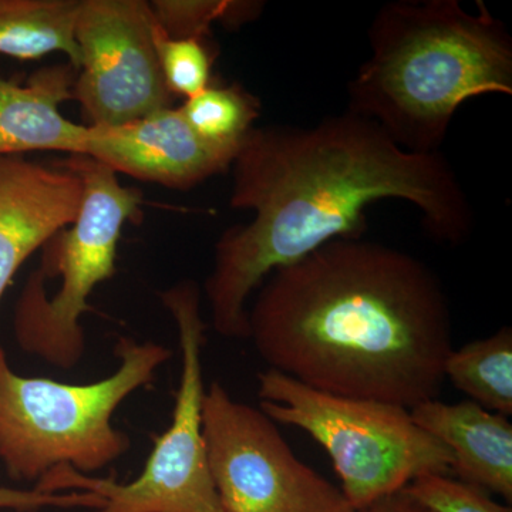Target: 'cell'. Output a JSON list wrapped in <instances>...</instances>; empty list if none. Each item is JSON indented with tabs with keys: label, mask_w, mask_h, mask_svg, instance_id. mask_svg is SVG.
<instances>
[{
	"label": "cell",
	"mask_w": 512,
	"mask_h": 512,
	"mask_svg": "<svg viewBox=\"0 0 512 512\" xmlns=\"http://www.w3.org/2000/svg\"><path fill=\"white\" fill-rule=\"evenodd\" d=\"M231 170L229 205L254 218L221 235L204 282L212 329L225 339H249V298L276 269L336 239L363 238L375 202H410L447 245L466 242L476 224L443 154L409 153L348 110L311 127L252 128Z\"/></svg>",
	"instance_id": "cell-1"
},
{
	"label": "cell",
	"mask_w": 512,
	"mask_h": 512,
	"mask_svg": "<svg viewBox=\"0 0 512 512\" xmlns=\"http://www.w3.org/2000/svg\"><path fill=\"white\" fill-rule=\"evenodd\" d=\"M268 369L336 396L413 409L439 399L453 346L439 276L412 254L336 239L276 269L248 308Z\"/></svg>",
	"instance_id": "cell-2"
},
{
	"label": "cell",
	"mask_w": 512,
	"mask_h": 512,
	"mask_svg": "<svg viewBox=\"0 0 512 512\" xmlns=\"http://www.w3.org/2000/svg\"><path fill=\"white\" fill-rule=\"evenodd\" d=\"M399 0L367 30L370 56L348 83V111L409 153H440L466 101L512 96V37L484 3Z\"/></svg>",
	"instance_id": "cell-3"
},
{
	"label": "cell",
	"mask_w": 512,
	"mask_h": 512,
	"mask_svg": "<svg viewBox=\"0 0 512 512\" xmlns=\"http://www.w3.org/2000/svg\"><path fill=\"white\" fill-rule=\"evenodd\" d=\"M113 352L119 366L110 376L74 384L18 375L0 346V463L12 480L37 484L63 466L94 473L131 450L114 413L156 382L173 352L130 336H120Z\"/></svg>",
	"instance_id": "cell-4"
},
{
	"label": "cell",
	"mask_w": 512,
	"mask_h": 512,
	"mask_svg": "<svg viewBox=\"0 0 512 512\" xmlns=\"http://www.w3.org/2000/svg\"><path fill=\"white\" fill-rule=\"evenodd\" d=\"M57 163L82 178V207L70 228L45 245L42 265L16 302L13 332L23 352L69 370L86 353L82 318L89 298L116 275L121 229L140 221L143 194L93 158L70 156Z\"/></svg>",
	"instance_id": "cell-5"
},
{
	"label": "cell",
	"mask_w": 512,
	"mask_h": 512,
	"mask_svg": "<svg viewBox=\"0 0 512 512\" xmlns=\"http://www.w3.org/2000/svg\"><path fill=\"white\" fill-rule=\"evenodd\" d=\"M258 397L269 419L306 431L328 451L356 512L417 478L451 474L453 454L406 407L320 392L274 369L259 373Z\"/></svg>",
	"instance_id": "cell-6"
},
{
	"label": "cell",
	"mask_w": 512,
	"mask_h": 512,
	"mask_svg": "<svg viewBox=\"0 0 512 512\" xmlns=\"http://www.w3.org/2000/svg\"><path fill=\"white\" fill-rule=\"evenodd\" d=\"M160 299L177 325L181 375L171 424L154 440L140 476L123 484L63 466L46 474L36 490L99 495L104 505L93 512H222L202 431V350L208 325L202 318L200 286L184 279L160 292Z\"/></svg>",
	"instance_id": "cell-7"
},
{
	"label": "cell",
	"mask_w": 512,
	"mask_h": 512,
	"mask_svg": "<svg viewBox=\"0 0 512 512\" xmlns=\"http://www.w3.org/2000/svg\"><path fill=\"white\" fill-rule=\"evenodd\" d=\"M202 431L222 512H356L295 456L261 407L238 402L220 382L205 389Z\"/></svg>",
	"instance_id": "cell-8"
},
{
	"label": "cell",
	"mask_w": 512,
	"mask_h": 512,
	"mask_svg": "<svg viewBox=\"0 0 512 512\" xmlns=\"http://www.w3.org/2000/svg\"><path fill=\"white\" fill-rule=\"evenodd\" d=\"M157 19L144 0H80L73 87L90 126H120L171 107L158 62Z\"/></svg>",
	"instance_id": "cell-9"
},
{
	"label": "cell",
	"mask_w": 512,
	"mask_h": 512,
	"mask_svg": "<svg viewBox=\"0 0 512 512\" xmlns=\"http://www.w3.org/2000/svg\"><path fill=\"white\" fill-rule=\"evenodd\" d=\"M237 151L201 140L180 107H167L120 126H89L84 156L116 174L188 191L227 173Z\"/></svg>",
	"instance_id": "cell-10"
},
{
	"label": "cell",
	"mask_w": 512,
	"mask_h": 512,
	"mask_svg": "<svg viewBox=\"0 0 512 512\" xmlns=\"http://www.w3.org/2000/svg\"><path fill=\"white\" fill-rule=\"evenodd\" d=\"M70 168L23 156H0V299L20 266L70 227L83 201Z\"/></svg>",
	"instance_id": "cell-11"
},
{
	"label": "cell",
	"mask_w": 512,
	"mask_h": 512,
	"mask_svg": "<svg viewBox=\"0 0 512 512\" xmlns=\"http://www.w3.org/2000/svg\"><path fill=\"white\" fill-rule=\"evenodd\" d=\"M413 420L453 454L451 473L464 483L512 501V424L503 414L463 400H427L410 409Z\"/></svg>",
	"instance_id": "cell-12"
},
{
	"label": "cell",
	"mask_w": 512,
	"mask_h": 512,
	"mask_svg": "<svg viewBox=\"0 0 512 512\" xmlns=\"http://www.w3.org/2000/svg\"><path fill=\"white\" fill-rule=\"evenodd\" d=\"M77 70L69 62L42 67L25 86L0 77V156L57 151L84 156L89 126L60 113L73 99Z\"/></svg>",
	"instance_id": "cell-13"
},
{
	"label": "cell",
	"mask_w": 512,
	"mask_h": 512,
	"mask_svg": "<svg viewBox=\"0 0 512 512\" xmlns=\"http://www.w3.org/2000/svg\"><path fill=\"white\" fill-rule=\"evenodd\" d=\"M80 0H0V55L36 60L62 52L79 72Z\"/></svg>",
	"instance_id": "cell-14"
},
{
	"label": "cell",
	"mask_w": 512,
	"mask_h": 512,
	"mask_svg": "<svg viewBox=\"0 0 512 512\" xmlns=\"http://www.w3.org/2000/svg\"><path fill=\"white\" fill-rule=\"evenodd\" d=\"M444 377L471 402L505 417L512 416V329L503 326L487 338L453 349Z\"/></svg>",
	"instance_id": "cell-15"
},
{
	"label": "cell",
	"mask_w": 512,
	"mask_h": 512,
	"mask_svg": "<svg viewBox=\"0 0 512 512\" xmlns=\"http://www.w3.org/2000/svg\"><path fill=\"white\" fill-rule=\"evenodd\" d=\"M184 119L205 143L239 151L261 116V101L239 84L212 83L204 92L185 100Z\"/></svg>",
	"instance_id": "cell-16"
},
{
	"label": "cell",
	"mask_w": 512,
	"mask_h": 512,
	"mask_svg": "<svg viewBox=\"0 0 512 512\" xmlns=\"http://www.w3.org/2000/svg\"><path fill=\"white\" fill-rule=\"evenodd\" d=\"M157 23L171 39H210L215 23L238 29L258 19L264 2L244 0H154Z\"/></svg>",
	"instance_id": "cell-17"
},
{
	"label": "cell",
	"mask_w": 512,
	"mask_h": 512,
	"mask_svg": "<svg viewBox=\"0 0 512 512\" xmlns=\"http://www.w3.org/2000/svg\"><path fill=\"white\" fill-rule=\"evenodd\" d=\"M210 39H171L160 25L154 30V43L165 86L171 96L185 100L197 96L212 84L217 50L212 49Z\"/></svg>",
	"instance_id": "cell-18"
},
{
	"label": "cell",
	"mask_w": 512,
	"mask_h": 512,
	"mask_svg": "<svg viewBox=\"0 0 512 512\" xmlns=\"http://www.w3.org/2000/svg\"><path fill=\"white\" fill-rule=\"evenodd\" d=\"M404 491L430 512H512L511 507L494 501L483 488L451 474L417 478Z\"/></svg>",
	"instance_id": "cell-19"
},
{
	"label": "cell",
	"mask_w": 512,
	"mask_h": 512,
	"mask_svg": "<svg viewBox=\"0 0 512 512\" xmlns=\"http://www.w3.org/2000/svg\"><path fill=\"white\" fill-rule=\"evenodd\" d=\"M103 498L84 491H67V493H45L36 490H18V488L0 487V510L18 512H36L43 508H89L99 510L103 507Z\"/></svg>",
	"instance_id": "cell-20"
},
{
	"label": "cell",
	"mask_w": 512,
	"mask_h": 512,
	"mask_svg": "<svg viewBox=\"0 0 512 512\" xmlns=\"http://www.w3.org/2000/svg\"><path fill=\"white\" fill-rule=\"evenodd\" d=\"M357 512H430L414 501L406 491H400L389 497L383 498V500L377 501V503L370 505L365 510Z\"/></svg>",
	"instance_id": "cell-21"
}]
</instances>
